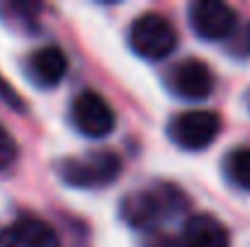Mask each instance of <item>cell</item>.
Masks as SVG:
<instances>
[{
    "label": "cell",
    "instance_id": "1",
    "mask_svg": "<svg viewBox=\"0 0 250 247\" xmlns=\"http://www.w3.org/2000/svg\"><path fill=\"white\" fill-rule=\"evenodd\" d=\"M185 209H187V196L182 194V189H177L175 184H166V182L136 189L126 194L119 204L122 221L131 226L134 230H141L144 235L153 233L158 223H163L166 218Z\"/></svg>",
    "mask_w": 250,
    "mask_h": 247
},
{
    "label": "cell",
    "instance_id": "2",
    "mask_svg": "<svg viewBox=\"0 0 250 247\" xmlns=\"http://www.w3.org/2000/svg\"><path fill=\"white\" fill-rule=\"evenodd\" d=\"M59 177L76 189H97L117 182L122 174V160L112 151L87 153L83 158H63L56 163Z\"/></svg>",
    "mask_w": 250,
    "mask_h": 247
},
{
    "label": "cell",
    "instance_id": "3",
    "mask_svg": "<svg viewBox=\"0 0 250 247\" xmlns=\"http://www.w3.org/2000/svg\"><path fill=\"white\" fill-rule=\"evenodd\" d=\"M129 46L144 61H163L177 49V29L161 12H144L129 29Z\"/></svg>",
    "mask_w": 250,
    "mask_h": 247
},
{
    "label": "cell",
    "instance_id": "4",
    "mask_svg": "<svg viewBox=\"0 0 250 247\" xmlns=\"http://www.w3.org/2000/svg\"><path fill=\"white\" fill-rule=\"evenodd\" d=\"M221 133V116L211 109L180 112L167 124V138L182 151H204Z\"/></svg>",
    "mask_w": 250,
    "mask_h": 247
},
{
    "label": "cell",
    "instance_id": "5",
    "mask_svg": "<svg viewBox=\"0 0 250 247\" xmlns=\"http://www.w3.org/2000/svg\"><path fill=\"white\" fill-rule=\"evenodd\" d=\"M71 124L85 138H107L117 129V114L100 92L81 90L71 104Z\"/></svg>",
    "mask_w": 250,
    "mask_h": 247
},
{
    "label": "cell",
    "instance_id": "6",
    "mask_svg": "<svg viewBox=\"0 0 250 247\" xmlns=\"http://www.w3.org/2000/svg\"><path fill=\"white\" fill-rule=\"evenodd\" d=\"M189 24L204 41H224L238 29V12L219 0H197L189 5Z\"/></svg>",
    "mask_w": 250,
    "mask_h": 247
},
{
    "label": "cell",
    "instance_id": "7",
    "mask_svg": "<svg viewBox=\"0 0 250 247\" xmlns=\"http://www.w3.org/2000/svg\"><path fill=\"white\" fill-rule=\"evenodd\" d=\"M214 87H216L214 71L199 58H185L175 63L167 73V90L180 99L189 102L207 99L214 92Z\"/></svg>",
    "mask_w": 250,
    "mask_h": 247
},
{
    "label": "cell",
    "instance_id": "8",
    "mask_svg": "<svg viewBox=\"0 0 250 247\" xmlns=\"http://www.w3.org/2000/svg\"><path fill=\"white\" fill-rule=\"evenodd\" d=\"M24 73L27 78L34 82L37 87H56L59 82L66 78L68 73V58L63 54L61 46L56 44H46L34 49L27 58H24Z\"/></svg>",
    "mask_w": 250,
    "mask_h": 247
},
{
    "label": "cell",
    "instance_id": "9",
    "mask_svg": "<svg viewBox=\"0 0 250 247\" xmlns=\"http://www.w3.org/2000/svg\"><path fill=\"white\" fill-rule=\"evenodd\" d=\"M0 247H61V243L46 221L22 216L0 228Z\"/></svg>",
    "mask_w": 250,
    "mask_h": 247
},
{
    "label": "cell",
    "instance_id": "10",
    "mask_svg": "<svg viewBox=\"0 0 250 247\" xmlns=\"http://www.w3.org/2000/svg\"><path fill=\"white\" fill-rule=\"evenodd\" d=\"M180 247H231V233L216 216L194 213L182 226Z\"/></svg>",
    "mask_w": 250,
    "mask_h": 247
},
{
    "label": "cell",
    "instance_id": "11",
    "mask_svg": "<svg viewBox=\"0 0 250 247\" xmlns=\"http://www.w3.org/2000/svg\"><path fill=\"white\" fill-rule=\"evenodd\" d=\"M226 177L231 179L233 187L250 191V146H241V148H233L229 155H226Z\"/></svg>",
    "mask_w": 250,
    "mask_h": 247
},
{
    "label": "cell",
    "instance_id": "12",
    "mask_svg": "<svg viewBox=\"0 0 250 247\" xmlns=\"http://www.w3.org/2000/svg\"><path fill=\"white\" fill-rule=\"evenodd\" d=\"M17 160V143L10 136V131L0 124V170H7Z\"/></svg>",
    "mask_w": 250,
    "mask_h": 247
},
{
    "label": "cell",
    "instance_id": "13",
    "mask_svg": "<svg viewBox=\"0 0 250 247\" xmlns=\"http://www.w3.org/2000/svg\"><path fill=\"white\" fill-rule=\"evenodd\" d=\"M229 41H231V51L236 56H250V24L243 29H236Z\"/></svg>",
    "mask_w": 250,
    "mask_h": 247
},
{
    "label": "cell",
    "instance_id": "14",
    "mask_svg": "<svg viewBox=\"0 0 250 247\" xmlns=\"http://www.w3.org/2000/svg\"><path fill=\"white\" fill-rule=\"evenodd\" d=\"M141 247H180V240H175L172 235L161 233V230H153V233H146Z\"/></svg>",
    "mask_w": 250,
    "mask_h": 247
}]
</instances>
